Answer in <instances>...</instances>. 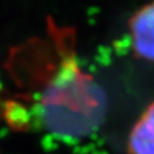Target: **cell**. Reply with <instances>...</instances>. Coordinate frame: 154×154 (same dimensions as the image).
Instances as JSON below:
<instances>
[{
    "instance_id": "1",
    "label": "cell",
    "mask_w": 154,
    "mask_h": 154,
    "mask_svg": "<svg viewBox=\"0 0 154 154\" xmlns=\"http://www.w3.org/2000/svg\"><path fill=\"white\" fill-rule=\"evenodd\" d=\"M129 34L135 56L154 62V3L142 6L131 16Z\"/></svg>"
},
{
    "instance_id": "2",
    "label": "cell",
    "mask_w": 154,
    "mask_h": 154,
    "mask_svg": "<svg viewBox=\"0 0 154 154\" xmlns=\"http://www.w3.org/2000/svg\"><path fill=\"white\" fill-rule=\"evenodd\" d=\"M129 154H154V101L146 107L128 138Z\"/></svg>"
}]
</instances>
